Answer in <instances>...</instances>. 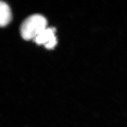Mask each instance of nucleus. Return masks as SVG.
Returning <instances> with one entry per match:
<instances>
[{
  "mask_svg": "<svg viewBox=\"0 0 127 127\" xmlns=\"http://www.w3.org/2000/svg\"><path fill=\"white\" fill-rule=\"evenodd\" d=\"M47 21L40 14L29 16L23 22L20 27L21 36L25 40L34 39L38 34L47 28Z\"/></svg>",
  "mask_w": 127,
  "mask_h": 127,
  "instance_id": "1",
  "label": "nucleus"
},
{
  "mask_svg": "<svg viewBox=\"0 0 127 127\" xmlns=\"http://www.w3.org/2000/svg\"><path fill=\"white\" fill-rule=\"evenodd\" d=\"M54 28L47 27L34 39L38 44H43L48 49H53L57 44Z\"/></svg>",
  "mask_w": 127,
  "mask_h": 127,
  "instance_id": "2",
  "label": "nucleus"
},
{
  "mask_svg": "<svg viewBox=\"0 0 127 127\" xmlns=\"http://www.w3.org/2000/svg\"><path fill=\"white\" fill-rule=\"evenodd\" d=\"M11 19V13L9 5L4 1L0 3V24L1 27L7 26Z\"/></svg>",
  "mask_w": 127,
  "mask_h": 127,
  "instance_id": "3",
  "label": "nucleus"
}]
</instances>
